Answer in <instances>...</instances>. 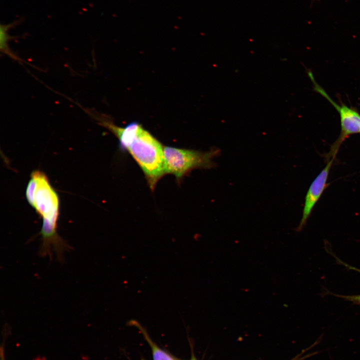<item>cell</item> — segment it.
I'll return each instance as SVG.
<instances>
[{
    "label": "cell",
    "mask_w": 360,
    "mask_h": 360,
    "mask_svg": "<svg viewBox=\"0 0 360 360\" xmlns=\"http://www.w3.org/2000/svg\"><path fill=\"white\" fill-rule=\"evenodd\" d=\"M334 160L332 158L328 161L311 183L304 198L302 216L296 232L300 231L304 226L314 207L328 186V179Z\"/></svg>",
    "instance_id": "5b68a950"
},
{
    "label": "cell",
    "mask_w": 360,
    "mask_h": 360,
    "mask_svg": "<svg viewBox=\"0 0 360 360\" xmlns=\"http://www.w3.org/2000/svg\"><path fill=\"white\" fill-rule=\"evenodd\" d=\"M315 0H312V2L315 1Z\"/></svg>",
    "instance_id": "7c38bea8"
},
{
    "label": "cell",
    "mask_w": 360,
    "mask_h": 360,
    "mask_svg": "<svg viewBox=\"0 0 360 360\" xmlns=\"http://www.w3.org/2000/svg\"><path fill=\"white\" fill-rule=\"evenodd\" d=\"M26 197L28 204L42 220L40 233L41 244L39 254L43 257L48 256L51 259L55 253L58 259L62 260L64 252L70 247L58 233L60 198L44 172L35 170L31 173L26 190Z\"/></svg>",
    "instance_id": "6da1fadb"
},
{
    "label": "cell",
    "mask_w": 360,
    "mask_h": 360,
    "mask_svg": "<svg viewBox=\"0 0 360 360\" xmlns=\"http://www.w3.org/2000/svg\"><path fill=\"white\" fill-rule=\"evenodd\" d=\"M189 360H198L194 356L193 352L192 354V356Z\"/></svg>",
    "instance_id": "8fae6325"
},
{
    "label": "cell",
    "mask_w": 360,
    "mask_h": 360,
    "mask_svg": "<svg viewBox=\"0 0 360 360\" xmlns=\"http://www.w3.org/2000/svg\"><path fill=\"white\" fill-rule=\"evenodd\" d=\"M0 360H6L4 356V350L2 347L0 348Z\"/></svg>",
    "instance_id": "30bf717a"
},
{
    "label": "cell",
    "mask_w": 360,
    "mask_h": 360,
    "mask_svg": "<svg viewBox=\"0 0 360 360\" xmlns=\"http://www.w3.org/2000/svg\"><path fill=\"white\" fill-rule=\"evenodd\" d=\"M20 20H15L6 24H0V49L4 51L5 54H7L9 56L13 58H16V57L14 55L12 52L8 50V42L12 38V37L8 34L9 29L15 26L18 24L20 22Z\"/></svg>",
    "instance_id": "52a82bcc"
},
{
    "label": "cell",
    "mask_w": 360,
    "mask_h": 360,
    "mask_svg": "<svg viewBox=\"0 0 360 360\" xmlns=\"http://www.w3.org/2000/svg\"><path fill=\"white\" fill-rule=\"evenodd\" d=\"M317 344H318V342L316 341L314 343L310 346L307 348L306 349L303 350L300 353L296 355L295 357H294L293 358H292L290 360H304V359L311 356L313 355H314L317 354V352H314L312 353H310L309 354H306V355H304V353L306 351L309 350L310 348L314 347V346H316Z\"/></svg>",
    "instance_id": "ba28073f"
},
{
    "label": "cell",
    "mask_w": 360,
    "mask_h": 360,
    "mask_svg": "<svg viewBox=\"0 0 360 360\" xmlns=\"http://www.w3.org/2000/svg\"><path fill=\"white\" fill-rule=\"evenodd\" d=\"M122 150H128L135 160L153 190L166 174L162 144L140 124Z\"/></svg>",
    "instance_id": "7a4b0ae2"
},
{
    "label": "cell",
    "mask_w": 360,
    "mask_h": 360,
    "mask_svg": "<svg viewBox=\"0 0 360 360\" xmlns=\"http://www.w3.org/2000/svg\"><path fill=\"white\" fill-rule=\"evenodd\" d=\"M142 332L144 339L149 344L153 360H178L158 346L150 338L145 330L139 324H134Z\"/></svg>",
    "instance_id": "8992f818"
},
{
    "label": "cell",
    "mask_w": 360,
    "mask_h": 360,
    "mask_svg": "<svg viewBox=\"0 0 360 360\" xmlns=\"http://www.w3.org/2000/svg\"><path fill=\"white\" fill-rule=\"evenodd\" d=\"M220 150H211L202 152L193 150L164 146L165 174H174L178 180L192 170L198 168H211L214 163L213 158Z\"/></svg>",
    "instance_id": "3957f363"
},
{
    "label": "cell",
    "mask_w": 360,
    "mask_h": 360,
    "mask_svg": "<svg viewBox=\"0 0 360 360\" xmlns=\"http://www.w3.org/2000/svg\"><path fill=\"white\" fill-rule=\"evenodd\" d=\"M308 74L314 84V90L326 98L334 107L340 116V135L331 145L328 152L324 155L325 160L328 162L332 158H336L341 145L346 138L351 135L360 134V113L356 108L342 102L340 104L336 102L316 82L312 72L308 71Z\"/></svg>",
    "instance_id": "277c9868"
},
{
    "label": "cell",
    "mask_w": 360,
    "mask_h": 360,
    "mask_svg": "<svg viewBox=\"0 0 360 360\" xmlns=\"http://www.w3.org/2000/svg\"><path fill=\"white\" fill-rule=\"evenodd\" d=\"M333 294L338 297L344 298L346 300L351 302L354 304L360 305V294L352 296L338 295L336 294Z\"/></svg>",
    "instance_id": "9c48e42d"
}]
</instances>
